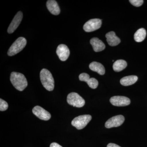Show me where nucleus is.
<instances>
[{"mask_svg":"<svg viewBox=\"0 0 147 147\" xmlns=\"http://www.w3.org/2000/svg\"><path fill=\"white\" fill-rule=\"evenodd\" d=\"M10 79L14 88L20 91L24 90L28 86L26 78L22 74L16 72H11Z\"/></svg>","mask_w":147,"mask_h":147,"instance_id":"f257e3e1","label":"nucleus"},{"mask_svg":"<svg viewBox=\"0 0 147 147\" xmlns=\"http://www.w3.org/2000/svg\"><path fill=\"white\" fill-rule=\"evenodd\" d=\"M40 79L42 86L47 90L52 91L55 87V81L52 74L46 69H42L40 72Z\"/></svg>","mask_w":147,"mask_h":147,"instance_id":"f03ea898","label":"nucleus"},{"mask_svg":"<svg viewBox=\"0 0 147 147\" xmlns=\"http://www.w3.org/2000/svg\"><path fill=\"white\" fill-rule=\"evenodd\" d=\"M27 44L26 39L23 37L18 38L9 48L7 55L13 56L22 51Z\"/></svg>","mask_w":147,"mask_h":147,"instance_id":"7ed1b4c3","label":"nucleus"},{"mask_svg":"<svg viewBox=\"0 0 147 147\" xmlns=\"http://www.w3.org/2000/svg\"><path fill=\"white\" fill-rule=\"evenodd\" d=\"M92 119V116L90 115H83L75 118L71 121V124L78 129L84 128Z\"/></svg>","mask_w":147,"mask_h":147,"instance_id":"20e7f679","label":"nucleus"},{"mask_svg":"<svg viewBox=\"0 0 147 147\" xmlns=\"http://www.w3.org/2000/svg\"><path fill=\"white\" fill-rule=\"evenodd\" d=\"M67 100L69 104L77 108H82L85 104L84 98L75 92L69 94Z\"/></svg>","mask_w":147,"mask_h":147,"instance_id":"39448f33","label":"nucleus"},{"mask_svg":"<svg viewBox=\"0 0 147 147\" xmlns=\"http://www.w3.org/2000/svg\"><path fill=\"white\" fill-rule=\"evenodd\" d=\"M102 24L101 20L98 18H94L87 21L84 24V29L86 32H92L100 28Z\"/></svg>","mask_w":147,"mask_h":147,"instance_id":"423d86ee","label":"nucleus"},{"mask_svg":"<svg viewBox=\"0 0 147 147\" xmlns=\"http://www.w3.org/2000/svg\"><path fill=\"white\" fill-rule=\"evenodd\" d=\"M125 121L123 116L119 115L114 116L108 119L105 123V127L107 128L117 127L121 125Z\"/></svg>","mask_w":147,"mask_h":147,"instance_id":"0eeeda50","label":"nucleus"},{"mask_svg":"<svg viewBox=\"0 0 147 147\" xmlns=\"http://www.w3.org/2000/svg\"><path fill=\"white\" fill-rule=\"evenodd\" d=\"M32 113L37 117L42 120H49L51 118L50 113L39 106L34 107L32 109Z\"/></svg>","mask_w":147,"mask_h":147,"instance_id":"6e6552de","label":"nucleus"},{"mask_svg":"<svg viewBox=\"0 0 147 147\" xmlns=\"http://www.w3.org/2000/svg\"><path fill=\"white\" fill-rule=\"evenodd\" d=\"M111 104L116 106H125L129 105L130 100L128 98L124 96H114L110 100Z\"/></svg>","mask_w":147,"mask_h":147,"instance_id":"1a4fd4ad","label":"nucleus"},{"mask_svg":"<svg viewBox=\"0 0 147 147\" xmlns=\"http://www.w3.org/2000/svg\"><path fill=\"white\" fill-rule=\"evenodd\" d=\"M23 17V13L21 11H18V13H16L7 29V32L9 34L12 33L15 31V30L17 28L19 25L21 24Z\"/></svg>","mask_w":147,"mask_h":147,"instance_id":"9d476101","label":"nucleus"},{"mask_svg":"<svg viewBox=\"0 0 147 147\" xmlns=\"http://www.w3.org/2000/svg\"><path fill=\"white\" fill-rule=\"evenodd\" d=\"M56 53L60 59L63 61L67 60L70 54L68 47L64 44L59 45L57 48Z\"/></svg>","mask_w":147,"mask_h":147,"instance_id":"9b49d317","label":"nucleus"},{"mask_svg":"<svg viewBox=\"0 0 147 147\" xmlns=\"http://www.w3.org/2000/svg\"><path fill=\"white\" fill-rule=\"evenodd\" d=\"M79 80L82 82H86L89 86L92 89H96L98 86V82L96 79L94 78H90V76L88 74L83 73L79 76Z\"/></svg>","mask_w":147,"mask_h":147,"instance_id":"f8f14e48","label":"nucleus"},{"mask_svg":"<svg viewBox=\"0 0 147 147\" xmlns=\"http://www.w3.org/2000/svg\"><path fill=\"white\" fill-rule=\"evenodd\" d=\"M47 9L49 11L55 15H58L60 13V9L57 3L55 0H49L46 3Z\"/></svg>","mask_w":147,"mask_h":147,"instance_id":"ddd939ff","label":"nucleus"},{"mask_svg":"<svg viewBox=\"0 0 147 147\" xmlns=\"http://www.w3.org/2000/svg\"><path fill=\"white\" fill-rule=\"evenodd\" d=\"M90 43L95 52H100L105 49V46L104 43L97 38H92L90 40Z\"/></svg>","mask_w":147,"mask_h":147,"instance_id":"4468645a","label":"nucleus"},{"mask_svg":"<svg viewBox=\"0 0 147 147\" xmlns=\"http://www.w3.org/2000/svg\"><path fill=\"white\" fill-rule=\"evenodd\" d=\"M107 42L110 46H115L118 45L121 42V40L116 35L115 32H109L105 35Z\"/></svg>","mask_w":147,"mask_h":147,"instance_id":"2eb2a0df","label":"nucleus"},{"mask_svg":"<svg viewBox=\"0 0 147 147\" xmlns=\"http://www.w3.org/2000/svg\"><path fill=\"white\" fill-rule=\"evenodd\" d=\"M89 67L92 71H96L100 75H104L105 74V68L102 64L99 63L93 62L90 64Z\"/></svg>","mask_w":147,"mask_h":147,"instance_id":"dca6fc26","label":"nucleus"},{"mask_svg":"<svg viewBox=\"0 0 147 147\" xmlns=\"http://www.w3.org/2000/svg\"><path fill=\"white\" fill-rule=\"evenodd\" d=\"M138 80V77L135 75H131L125 76L122 78L120 80V83L123 86H130L136 83Z\"/></svg>","mask_w":147,"mask_h":147,"instance_id":"f3484780","label":"nucleus"},{"mask_svg":"<svg viewBox=\"0 0 147 147\" xmlns=\"http://www.w3.org/2000/svg\"><path fill=\"white\" fill-rule=\"evenodd\" d=\"M146 36V32L145 29H139L134 34V40L137 42H141L145 39Z\"/></svg>","mask_w":147,"mask_h":147,"instance_id":"a211bd4d","label":"nucleus"},{"mask_svg":"<svg viewBox=\"0 0 147 147\" xmlns=\"http://www.w3.org/2000/svg\"><path fill=\"white\" fill-rule=\"evenodd\" d=\"M127 63L123 60H118L114 63L113 65V69L114 71L119 72L126 68Z\"/></svg>","mask_w":147,"mask_h":147,"instance_id":"6ab92c4d","label":"nucleus"},{"mask_svg":"<svg viewBox=\"0 0 147 147\" xmlns=\"http://www.w3.org/2000/svg\"><path fill=\"white\" fill-rule=\"evenodd\" d=\"M8 108V103L5 100L1 98L0 99V110L1 111H5L7 110Z\"/></svg>","mask_w":147,"mask_h":147,"instance_id":"aec40b11","label":"nucleus"},{"mask_svg":"<svg viewBox=\"0 0 147 147\" xmlns=\"http://www.w3.org/2000/svg\"><path fill=\"white\" fill-rule=\"evenodd\" d=\"M129 1L132 5L137 7L141 6L144 3L143 0H130Z\"/></svg>","mask_w":147,"mask_h":147,"instance_id":"412c9836","label":"nucleus"},{"mask_svg":"<svg viewBox=\"0 0 147 147\" xmlns=\"http://www.w3.org/2000/svg\"><path fill=\"white\" fill-rule=\"evenodd\" d=\"M50 147H63L60 145H59L57 143H53L50 145Z\"/></svg>","mask_w":147,"mask_h":147,"instance_id":"4be33fe9","label":"nucleus"},{"mask_svg":"<svg viewBox=\"0 0 147 147\" xmlns=\"http://www.w3.org/2000/svg\"><path fill=\"white\" fill-rule=\"evenodd\" d=\"M107 147H121L118 145L116 144H113V143H110L108 144Z\"/></svg>","mask_w":147,"mask_h":147,"instance_id":"5701e85b","label":"nucleus"}]
</instances>
